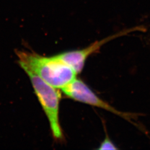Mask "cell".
<instances>
[{
    "label": "cell",
    "mask_w": 150,
    "mask_h": 150,
    "mask_svg": "<svg viewBox=\"0 0 150 150\" xmlns=\"http://www.w3.org/2000/svg\"><path fill=\"white\" fill-rule=\"evenodd\" d=\"M18 63L25 72L38 75L50 85L62 89L76 78L77 73L55 55L45 57L36 53L18 51Z\"/></svg>",
    "instance_id": "1"
},
{
    "label": "cell",
    "mask_w": 150,
    "mask_h": 150,
    "mask_svg": "<svg viewBox=\"0 0 150 150\" xmlns=\"http://www.w3.org/2000/svg\"><path fill=\"white\" fill-rule=\"evenodd\" d=\"M26 72L29 76L38 99L48 118L54 138L57 140L63 139L64 134L59 117L61 93L57 88L50 85L38 75L31 72Z\"/></svg>",
    "instance_id": "2"
},
{
    "label": "cell",
    "mask_w": 150,
    "mask_h": 150,
    "mask_svg": "<svg viewBox=\"0 0 150 150\" xmlns=\"http://www.w3.org/2000/svg\"><path fill=\"white\" fill-rule=\"evenodd\" d=\"M61 90L64 95L75 101L102 108L129 121L136 116L133 113L118 111L100 98L83 81L77 77Z\"/></svg>",
    "instance_id": "3"
},
{
    "label": "cell",
    "mask_w": 150,
    "mask_h": 150,
    "mask_svg": "<svg viewBox=\"0 0 150 150\" xmlns=\"http://www.w3.org/2000/svg\"><path fill=\"white\" fill-rule=\"evenodd\" d=\"M119 36L116 35L92 43L86 48L66 51L58 54L57 56L69 65L77 74H79L83 69L86 59L90 55L97 52L102 45L111 40L112 38H115Z\"/></svg>",
    "instance_id": "4"
},
{
    "label": "cell",
    "mask_w": 150,
    "mask_h": 150,
    "mask_svg": "<svg viewBox=\"0 0 150 150\" xmlns=\"http://www.w3.org/2000/svg\"><path fill=\"white\" fill-rule=\"evenodd\" d=\"M98 150H117L118 148L112 142V141L106 135L105 139L103 140L102 142L98 148Z\"/></svg>",
    "instance_id": "5"
}]
</instances>
